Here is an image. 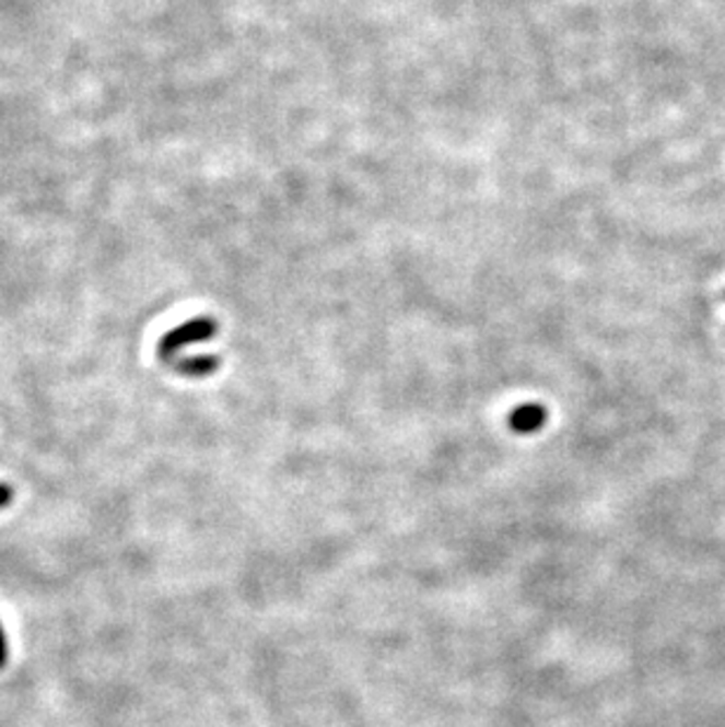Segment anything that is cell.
Returning <instances> with one entry per match:
<instances>
[{
	"label": "cell",
	"mask_w": 725,
	"mask_h": 727,
	"mask_svg": "<svg viewBox=\"0 0 725 727\" xmlns=\"http://www.w3.org/2000/svg\"><path fill=\"white\" fill-rule=\"evenodd\" d=\"M14 497V490L8 483H0V508H5Z\"/></svg>",
	"instance_id": "277c9868"
},
{
	"label": "cell",
	"mask_w": 725,
	"mask_h": 727,
	"mask_svg": "<svg viewBox=\"0 0 725 727\" xmlns=\"http://www.w3.org/2000/svg\"><path fill=\"white\" fill-rule=\"evenodd\" d=\"M8 659H10V647H8V638L3 633V626H0V669L8 667Z\"/></svg>",
	"instance_id": "3957f363"
},
{
	"label": "cell",
	"mask_w": 725,
	"mask_h": 727,
	"mask_svg": "<svg viewBox=\"0 0 725 727\" xmlns=\"http://www.w3.org/2000/svg\"><path fill=\"white\" fill-rule=\"evenodd\" d=\"M214 332H218V323H214L212 318H208V316L194 318L189 323H184L182 328H177L173 332H167L165 339L161 342L159 353L163 355L165 361H169V359H173V355H177L179 349L189 347V344H196V342H208V339Z\"/></svg>",
	"instance_id": "6da1fadb"
},
{
	"label": "cell",
	"mask_w": 725,
	"mask_h": 727,
	"mask_svg": "<svg viewBox=\"0 0 725 727\" xmlns=\"http://www.w3.org/2000/svg\"><path fill=\"white\" fill-rule=\"evenodd\" d=\"M545 408L539 406H523L518 410H514L512 414V426L523 431V433H530L535 429H539L545 424Z\"/></svg>",
	"instance_id": "7a4b0ae2"
}]
</instances>
